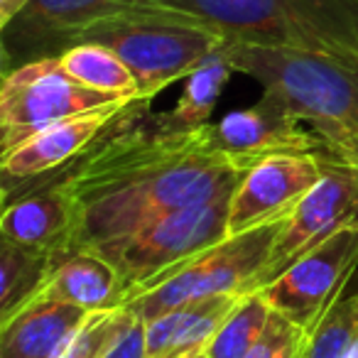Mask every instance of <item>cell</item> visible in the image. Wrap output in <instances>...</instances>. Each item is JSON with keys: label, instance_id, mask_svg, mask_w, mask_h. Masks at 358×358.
Masks as SVG:
<instances>
[{"label": "cell", "instance_id": "ffe728a7", "mask_svg": "<svg viewBox=\"0 0 358 358\" xmlns=\"http://www.w3.org/2000/svg\"><path fill=\"white\" fill-rule=\"evenodd\" d=\"M234 66L226 59L224 45L204 59L189 76H187L185 91L179 96L177 106L169 113H164V118L177 128L185 130H196L209 125V118L214 113L216 103H219L221 94H224L226 84H229Z\"/></svg>", "mask_w": 358, "mask_h": 358}, {"label": "cell", "instance_id": "8fae6325", "mask_svg": "<svg viewBox=\"0 0 358 358\" xmlns=\"http://www.w3.org/2000/svg\"><path fill=\"white\" fill-rule=\"evenodd\" d=\"M351 226H358V169L329 157L319 185L285 219L268 263L253 280L250 292L273 282L299 255Z\"/></svg>", "mask_w": 358, "mask_h": 358}, {"label": "cell", "instance_id": "9c48e42d", "mask_svg": "<svg viewBox=\"0 0 358 358\" xmlns=\"http://www.w3.org/2000/svg\"><path fill=\"white\" fill-rule=\"evenodd\" d=\"M358 268V226L329 236L299 255L273 282L255 289L270 309L309 334L331 304L346 292Z\"/></svg>", "mask_w": 358, "mask_h": 358}, {"label": "cell", "instance_id": "e0dca14e", "mask_svg": "<svg viewBox=\"0 0 358 358\" xmlns=\"http://www.w3.org/2000/svg\"><path fill=\"white\" fill-rule=\"evenodd\" d=\"M89 314L64 302L30 304L0 324V358H57Z\"/></svg>", "mask_w": 358, "mask_h": 358}, {"label": "cell", "instance_id": "5bb4252c", "mask_svg": "<svg viewBox=\"0 0 358 358\" xmlns=\"http://www.w3.org/2000/svg\"><path fill=\"white\" fill-rule=\"evenodd\" d=\"M76 214L62 177L17 187L15 196H6L0 219L3 241L20 248L64 255L74 250Z\"/></svg>", "mask_w": 358, "mask_h": 358}, {"label": "cell", "instance_id": "4fadbf2b", "mask_svg": "<svg viewBox=\"0 0 358 358\" xmlns=\"http://www.w3.org/2000/svg\"><path fill=\"white\" fill-rule=\"evenodd\" d=\"M214 140L221 152L245 172L273 155L327 152L314 130H304L302 120L265 96L250 108L224 115L214 125Z\"/></svg>", "mask_w": 358, "mask_h": 358}, {"label": "cell", "instance_id": "ac0fdd59", "mask_svg": "<svg viewBox=\"0 0 358 358\" xmlns=\"http://www.w3.org/2000/svg\"><path fill=\"white\" fill-rule=\"evenodd\" d=\"M59 62L86 89L115 99H143L135 74L110 47L99 42H81L66 50Z\"/></svg>", "mask_w": 358, "mask_h": 358}, {"label": "cell", "instance_id": "cb8c5ba5", "mask_svg": "<svg viewBox=\"0 0 358 358\" xmlns=\"http://www.w3.org/2000/svg\"><path fill=\"white\" fill-rule=\"evenodd\" d=\"M304 338L307 334L297 324H292L287 317L273 309L268 327H265L260 341L253 346V351L248 353V358H302Z\"/></svg>", "mask_w": 358, "mask_h": 358}, {"label": "cell", "instance_id": "5b68a950", "mask_svg": "<svg viewBox=\"0 0 358 358\" xmlns=\"http://www.w3.org/2000/svg\"><path fill=\"white\" fill-rule=\"evenodd\" d=\"M282 226L285 219H278L238 236H226L221 243L211 245L204 253L164 273L162 278L135 289L123 299L120 307H130L135 317L150 322L177 307L214 294H248L253 280L268 263Z\"/></svg>", "mask_w": 358, "mask_h": 358}, {"label": "cell", "instance_id": "ba28073f", "mask_svg": "<svg viewBox=\"0 0 358 358\" xmlns=\"http://www.w3.org/2000/svg\"><path fill=\"white\" fill-rule=\"evenodd\" d=\"M150 101L152 99H120L37 130L25 143L0 155L6 185H30L59 177L113 130L143 120Z\"/></svg>", "mask_w": 358, "mask_h": 358}, {"label": "cell", "instance_id": "d6986e66", "mask_svg": "<svg viewBox=\"0 0 358 358\" xmlns=\"http://www.w3.org/2000/svg\"><path fill=\"white\" fill-rule=\"evenodd\" d=\"M55 253L20 248L15 243H0V324L15 317L42 287L52 273Z\"/></svg>", "mask_w": 358, "mask_h": 358}, {"label": "cell", "instance_id": "4316f807", "mask_svg": "<svg viewBox=\"0 0 358 358\" xmlns=\"http://www.w3.org/2000/svg\"><path fill=\"white\" fill-rule=\"evenodd\" d=\"M194 358H209V356H206V351H204V353H199V356H194Z\"/></svg>", "mask_w": 358, "mask_h": 358}, {"label": "cell", "instance_id": "7402d4cb", "mask_svg": "<svg viewBox=\"0 0 358 358\" xmlns=\"http://www.w3.org/2000/svg\"><path fill=\"white\" fill-rule=\"evenodd\" d=\"M358 338V289H348L307 334L302 358H348Z\"/></svg>", "mask_w": 358, "mask_h": 358}, {"label": "cell", "instance_id": "44dd1931", "mask_svg": "<svg viewBox=\"0 0 358 358\" xmlns=\"http://www.w3.org/2000/svg\"><path fill=\"white\" fill-rule=\"evenodd\" d=\"M270 304L258 292L243 294L238 307L226 317L216 336L206 346L209 358H248L270 322Z\"/></svg>", "mask_w": 358, "mask_h": 358}, {"label": "cell", "instance_id": "484cf974", "mask_svg": "<svg viewBox=\"0 0 358 358\" xmlns=\"http://www.w3.org/2000/svg\"><path fill=\"white\" fill-rule=\"evenodd\" d=\"M30 0H0V27H6Z\"/></svg>", "mask_w": 358, "mask_h": 358}, {"label": "cell", "instance_id": "277c9868", "mask_svg": "<svg viewBox=\"0 0 358 358\" xmlns=\"http://www.w3.org/2000/svg\"><path fill=\"white\" fill-rule=\"evenodd\" d=\"M81 42L110 47L135 74L143 99H155L169 84L187 79L224 45L192 15L152 3L99 22Z\"/></svg>", "mask_w": 358, "mask_h": 358}, {"label": "cell", "instance_id": "7a4b0ae2", "mask_svg": "<svg viewBox=\"0 0 358 358\" xmlns=\"http://www.w3.org/2000/svg\"><path fill=\"white\" fill-rule=\"evenodd\" d=\"M234 71L263 86V96L309 123L334 159L358 169V71L302 50L226 45Z\"/></svg>", "mask_w": 358, "mask_h": 358}, {"label": "cell", "instance_id": "6da1fadb", "mask_svg": "<svg viewBox=\"0 0 358 358\" xmlns=\"http://www.w3.org/2000/svg\"><path fill=\"white\" fill-rule=\"evenodd\" d=\"M245 169L214 140V125L185 130L164 113L123 125L59 174L76 214L74 250L101 248L174 209L234 189Z\"/></svg>", "mask_w": 358, "mask_h": 358}, {"label": "cell", "instance_id": "2e32d148", "mask_svg": "<svg viewBox=\"0 0 358 358\" xmlns=\"http://www.w3.org/2000/svg\"><path fill=\"white\" fill-rule=\"evenodd\" d=\"M241 299L243 294L236 292L214 294L145 322V358H194L204 353Z\"/></svg>", "mask_w": 358, "mask_h": 358}, {"label": "cell", "instance_id": "52a82bcc", "mask_svg": "<svg viewBox=\"0 0 358 358\" xmlns=\"http://www.w3.org/2000/svg\"><path fill=\"white\" fill-rule=\"evenodd\" d=\"M120 101L86 89L62 66L59 57L37 59L3 74L0 86V133L3 152L17 148L37 130L71 115Z\"/></svg>", "mask_w": 358, "mask_h": 358}, {"label": "cell", "instance_id": "9a60e30c", "mask_svg": "<svg viewBox=\"0 0 358 358\" xmlns=\"http://www.w3.org/2000/svg\"><path fill=\"white\" fill-rule=\"evenodd\" d=\"M120 297H123V285L115 265L99 250L79 248L57 258L52 273L25 307L42 302H64L86 312H99V309L118 307Z\"/></svg>", "mask_w": 358, "mask_h": 358}, {"label": "cell", "instance_id": "603a6c76", "mask_svg": "<svg viewBox=\"0 0 358 358\" xmlns=\"http://www.w3.org/2000/svg\"><path fill=\"white\" fill-rule=\"evenodd\" d=\"M135 322H138V317L130 307H110L91 312L86 322L62 346L57 358H106Z\"/></svg>", "mask_w": 358, "mask_h": 358}, {"label": "cell", "instance_id": "7c38bea8", "mask_svg": "<svg viewBox=\"0 0 358 358\" xmlns=\"http://www.w3.org/2000/svg\"><path fill=\"white\" fill-rule=\"evenodd\" d=\"M329 157V152H289L255 162L241 177L231 196L229 236L287 219L294 206L319 185Z\"/></svg>", "mask_w": 358, "mask_h": 358}, {"label": "cell", "instance_id": "30bf717a", "mask_svg": "<svg viewBox=\"0 0 358 358\" xmlns=\"http://www.w3.org/2000/svg\"><path fill=\"white\" fill-rule=\"evenodd\" d=\"M145 0H30L0 27L3 74L37 59L62 57L99 22L123 15Z\"/></svg>", "mask_w": 358, "mask_h": 358}, {"label": "cell", "instance_id": "3957f363", "mask_svg": "<svg viewBox=\"0 0 358 358\" xmlns=\"http://www.w3.org/2000/svg\"><path fill=\"white\" fill-rule=\"evenodd\" d=\"M182 10L226 45L302 50L358 71V0H145Z\"/></svg>", "mask_w": 358, "mask_h": 358}, {"label": "cell", "instance_id": "8992f818", "mask_svg": "<svg viewBox=\"0 0 358 358\" xmlns=\"http://www.w3.org/2000/svg\"><path fill=\"white\" fill-rule=\"evenodd\" d=\"M234 189L201 204L174 209L96 248L118 270L123 285L120 304L135 289L162 278L164 273L204 253L206 248L221 243L229 236V209Z\"/></svg>", "mask_w": 358, "mask_h": 358}, {"label": "cell", "instance_id": "d4e9b609", "mask_svg": "<svg viewBox=\"0 0 358 358\" xmlns=\"http://www.w3.org/2000/svg\"><path fill=\"white\" fill-rule=\"evenodd\" d=\"M106 358H145V322L138 317V322L130 327V331L120 338V343Z\"/></svg>", "mask_w": 358, "mask_h": 358}]
</instances>
